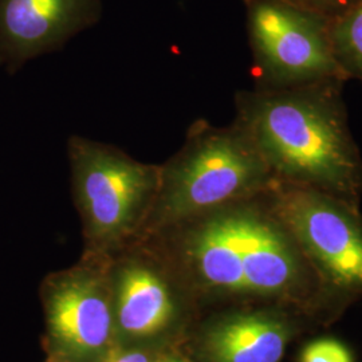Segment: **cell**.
<instances>
[{"instance_id":"cell-14","label":"cell","mask_w":362,"mask_h":362,"mask_svg":"<svg viewBox=\"0 0 362 362\" xmlns=\"http://www.w3.org/2000/svg\"><path fill=\"white\" fill-rule=\"evenodd\" d=\"M107 362H151L149 361V358H148V356L146 354H144V353H140V351H136V350H133V351H128V353H121V354H118L117 357L115 358H112L110 361Z\"/></svg>"},{"instance_id":"cell-10","label":"cell","mask_w":362,"mask_h":362,"mask_svg":"<svg viewBox=\"0 0 362 362\" xmlns=\"http://www.w3.org/2000/svg\"><path fill=\"white\" fill-rule=\"evenodd\" d=\"M173 302L155 272L132 266L122 272L118 293V322L130 336L148 337L168 326Z\"/></svg>"},{"instance_id":"cell-6","label":"cell","mask_w":362,"mask_h":362,"mask_svg":"<svg viewBox=\"0 0 362 362\" xmlns=\"http://www.w3.org/2000/svg\"><path fill=\"white\" fill-rule=\"evenodd\" d=\"M69 160L88 230L97 240L113 242L129 233L158 191L161 167L115 146L73 137Z\"/></svg>"},{"instance_id":"cell-2","label":"cell","mask_w":362,"mask_h":362,"mask_svg":"<svg viewBox=\"0 0 362 362\" xmlns=\"http://www.w3.org/2000/svg\"><path fill=\"white\" fill-rule=\"evenodd\" d=\"M184 223V254L209 287L300 305L320 282L267 191Z\"/></svg>"},{"instance_id":"cell-1","label":"cell","mask_w":362,"mask_h":362,"mask_svg":"<svg viewBox=\"0 0 362 362\" xmlns=\"http://www.w3.org/2000/svg\"><path fill=\"white\" fill-rule=\"evenodd\" d=\"M342 81L242 91L236 122L276 182L308 187L358 203L362 157L354 141Z\"/></svg>"},{"instance_id":"cell-15","label":"cell","mask_w":362,"mask_h":362,"mask_svg":"<svg viewBox=\"0 0 362 362\" xmlns=\"http://www.w3.org/2000/svg\"><path fill=\"white\" fill-rule=\"evenodd\" d=\"M164 362H189L187 361V360H182V358H168V360H165Z\"/></svg>"},{"instance_id":"cell-9","label":"cell","mask_w":362,"mask_h":362,"mask_svg":"<svg viewBox=\"0 0 362 362\" xmlns=\"http://www.w3.org/2000/svg\"><path fill=\"white\" fill-rule=\"evenodd\" d=\"M296 330L286 311L239 313L208 329L203 350L208 362H281Z\"/></svg>"},{"instance_id":"cell-5","label":"cell","mask_w":362,"mask_h":362,"mask_svg":"<svg viewBox=\"0 0 362 362\" xmlns=\"http://www.w3.org/2000/svg\"><path fill=\"white\" fill-rule=\"evenodd\" d=\"M267 196L318 279L342 293H362V220L357 204L284 182H275Z\"/></svg>"},{"instance_id":"cell-13","label":"cell","mask_w":362,"mask_h":362,"mask_svg":"<svg viewBox=\"0 0 362 362\" xmlns=\"http://www.w3.org/2000/svg\"><path fill=\"white\" fill-rule=\"evenodd\" d=\"M287 1L299 6L302 8L332 18V16H336L337 13L345 11L358 0H287Z\"/></svg>"},{"instance_id":"cell-7","label":"cell","mask_w":362,"mask_h":362,"mask_svg":"<svg viewBox=\"0 0 362 362\" xmlns=\"http://www.w3.org/2000/svg\"><path fill=\"white\" fill-rule=\"evenodd\" d=\"M98 0H0V65L16 71L90 26Z\"/></svg>"},{"instance_id":"cell-11","label":"cell","mask_w":362,"mask_h":362,"mask_svg":"<svg viewBox=\"0 0 362 362\" xmlns=\"http://www.w3.org/2000/svg\"><path fill=\"white\" fill-rule=\"evenodd\" d=\"M329 35L344 76L362 82V0L329 19Z\"/></svg>"},{"instance_id":"cell-8","label":"cell","mask_w":362,"mask_h":362,"mask_svg":"<svg viewBox=\"0 0 362 362\" xmlns=\"http://www.w3.org/2000/svg\"><path fill=\"white\" fill-rule=\"evenodd\" d=\"M49 325L52 338L66 354L86 358L106 346L112 330V314L94 281L71 276L52 293Z\"/></svg>"},{"instance_id":"cell-4","label":"cell","mask_w":362,"mask_h":362,"mask_svg":"<svg viewBox=\"0 0 362 362\" xmlns=\"http://www.w3.org/2000/svg\"><path fill=\"white\" fill-rule=\"evenodd\" d=\"M258 89L348 79L332 50L329 19L287 0H245Z\"/></svg>"},{"instance_id":"cell-12","label":"cell","mask_w":362,"mask_h":362,"mask_svg":"<svg viewBox=\"0 0 362 362\" xmlns=\"http://www.w3.org/2000/svg\"><path fill=\"white\" fill-rule=\"evenodd\" d=\"M299 362H354L350 350L333 338H320L305 346Z\"/></svg>"},{"instance_id":"cell-3","label":"cell","mask_w":362,"mask_h":362,"mask_svg":"<svg viewBox=\"0 0 362 362\" xmlns=\"http://www.w3.org/2000/svg\"><path fill=\"white\" fill-rule=\"evenodd\" d=\"M276 181L246 130L196 122L180 152L161 167L158 216L184 223L269 191Z\"/></svg>"}]
</instances>
